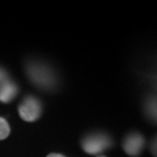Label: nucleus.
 <instances>
[{"instance_id": "obj_2", "label": "nucleus", "mask_w": 157, "mask_h": 157, "mask_svg": "<svg viewBox=\"0 0 157 157\" xmlns=\"http://www.w3.org/2000/svg\"><path fill=\"white\" fill-rule=\"evenodd\" d=\"M28 74L31 80L41 88L49 89L54 85V77L51 71L41 63H30Z\"/></svg>"}, {"instance_id": "obj_5", "label": "nucleus", "mask_w": 157, "mask_h": 157, "mask_svg": "<svg viewBox=\"0 0 157 157\" xmlns=\"http://www.w3.org/2000/svg\"><path fill=\"white\" fill-rule=\"evenodd\" d=\"M17 87L10 81H5L0 84V102L8 103L17 96Z\"/></svg>"}, {"instance_id": "obj_6", "label": "nucleus", "mask_w": 157, "mask_h": 157, "mask_svg": "<svg viewBox=\"0 0 157 157\" xmlns=\"http://www.w3.org/2000/svg\"><path fill=\"white\" fill-rule=\"evenodd\" d=\"M10 133V128L4 118L0 117V140H4Z\"/></svg>"}, {"instance_id": "obj_4", "label": "nucleus", "mask_w": 157, "mask_h": 157, "mask_svg": "<svg viewBox=\"0 0 157 157\" xmlns=\"http://www.w3.org/2000/svg\"><path fill=\"white\" fill-rule=\"evenodd\" d=\"M145 146V140L142 135L139 133H132L124 138L122 147L124 152L132 157H137L140 155Z\"/></svg>"}, {"instance_id": "obj_8", "label": "nucleus", "mask_w": 157, "mask_h": 157, "mask_svg": "<svg viewBox=\"0 0 157 157\" xmlns=\"http://www.w3.org/2000/svg\"><path fill=\"white\" fill-rule=\"evenodd\" d=\"M47 157H65L62 154H59V153H50V154Z\"/></svg>"}, {"instance_id": "obj_3", "label": "nucleus", "mask_w": 157, "mask_h": 157, "mask_svg": "<svg viewBox=\"0 0 157 157\" xmlns=\"http://www.w3.org/2000/svg\"><path fill=\"white\" fill-rule=\"evenodd\" d=\"M41 111H42V107H41L40 101L33 96L26 97L18 106V113L26 121H37L40 117Z\"/></svg>"}, {"instance_id": "obj_7", "label": "nucleus", "mask_w": 157, "mask_h": 157, "mask_svg": "<svg viewBox=\"0 0 157 157\" xmlns=\"http://www.w3.org/2000/svg\"><path fill=\"white\" fill-rule=\"evenodd\" d=\"M7 81V78H6V73L2 68H0V84H2L3 82Z\"/></svg>"}, {"instance_id": "obj_1", "label": "nucleus", "mask_w": 157, "mask_h": 157, "mask_svg": "<svg viewBox=\"0 0 157 157\" xmlns=\"http://www.w3.org/2000/svg\"><path fill=\"white\" fill-rule=\"evenodd\" d=\"M111 139L104 134H91L82 140V148L91 155L100 154L111 146Z\"/></svg>"}, {"instance_id": "obj_9", "label": "nucleus", "mask_w": 157, "mask_h": 157, "mask_svg": "<svg viewBox=\"0 0 157 157\" xmlns=\"http://www.w3.org/2000/svg\"><path fill=\"white\" fill-rule=\"evenodd\" d=\"M98 157H105V156H98Z\"/></svg>"}]
</instances>
